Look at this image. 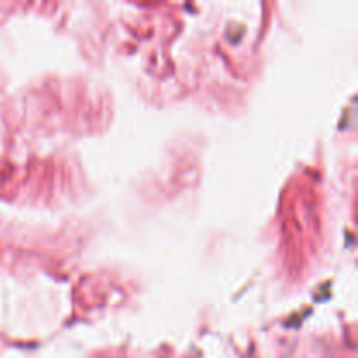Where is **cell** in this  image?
Masks as SVG:
<instances>
[]
</instances>
